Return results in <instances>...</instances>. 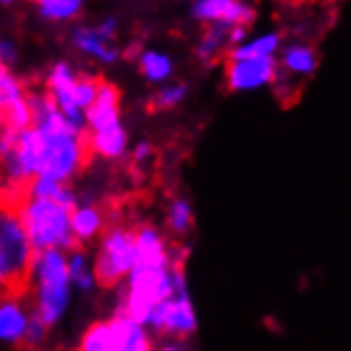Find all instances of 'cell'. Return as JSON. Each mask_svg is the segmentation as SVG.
Returning a JSON list of instances; mask_svg holds the SVG:
<instances>
[{
  "label": "cell",
  "mask_w": 351,
  "mask_h": 351,
  "mask_svg": "<svg viewBox=\"0 0 351 351\" xmlns=\"http://www.w3.org/2000/svg\"><path fill=\"white\" fill-rule=\"evenodd\" d=\"M26 294H30L32 311L49 328L64 317L73 294V283L69 277V252H36L30 266Z\"/></svg>",
  "instance_id": "6da1fadb"
},
{
  "label": "cell",
  "mask_w": 351,
  "mask_h": 351,
  "mask_svg": "<svg viewBox=\"0 0 351 351\" xmlns=\"http://www.w3.org/2000/svg\"><path fill=\"white\" fill-rule=\"evenodd\" d=\"M181 287H188L183 262H175L171 266L134 264L126 277V292H123L119 311L147 326L154 308Z\"/></svg>",
  "instance_id": "7a4b0ae2"
},
{
  "label": "cell",
  "mask_w": 351,
  "mask_h": 351,
  "mask_svg": "<svg viewBox=\"0 0 351 351\" xmlns=\"http://www.w3.org/2000/svg\"><path fill=\"white\" fill-rule=\"evenodd\" d=\"M34 254L19 206L0 200V275L9 292L26 294Z\"/></svg>",
  "instance_id": "3957f363"
},
{
  "label": "cell",
  "mask_w": 351,
  "mask_h": 351,
  "mask_svg": "<svg viewBox=\"0 0 351 351\" xmlns=\"http://www.w3.org/2000/svg\"><path fill=\"white\" fill-rule=\"evenodd\" d=\"M17 206L19 213H22L34 252H43V250L71 252L77 247L71 228V206H64L47 198H34V196H26Z\"/></svg>",
  "instance_id": "277c9868"
},
{
  "label": "cell",
  "mask_w": 351,
  "mask_h": 351,
  "mask_svg": "<svg viewBox=\"0 0 351 351\" xmlns=\"http://www.w3.org/2000/svg\"><path fill=\"white\" fill-rule=\"evenodd\" d=\"M92 262L98 285L117 287L126 281L136 262L134 228L119 221H109L105 232L100 234V245Z\"/></svg>",
  "instance_id": "5b68a950"
},
{
  "label": "cell",
  "mask_w": 351,
  "mask_h": 351,
  "mask_svg": "<svg viewBox=\"0 0 351 351\" xmlns=\"http://www.w3.org/2000/svg\"><path fill=\"white\" fill-rule=\"evenodd\" d=\"M81 351H149L154 341L149 328L126 315L115 313L111 319L92 324L79 341Z\"/></svg>",
  "instance_id": "8992f818"
},
{
  "label": "cell",
  "mask_w": 351,
  "mask_h": 351,
  "mask_svg": "<svg viewBox=\"0 0 351 351\" xmlns=\"http://www.w3.org/2000/svg\"><path fill=\"white\" fill-rule=\"evenodd\" d=\"M196 311L188 287L175 290L167 300H162L149 317L147 328L156 335L173 341H185L196 332Z\"/></svg>",
  "instance_id": "52a82bcc"
},
{
  "label": "cell",
  "mask_w": 351,
  "mask_h": 351,
  "mask_svg": "<svg viewBox=\"0 0 351 351\" xmlns=\"http://www.w3.org/2000/svg\"><path fill=\"white\" fill-rule=\"evenodd\" d=\"M279 62L275 56L260 58H228L226 64V84L232 92H252L275 81Z\"/></svg>",
  "instance_id": "ba28073f"
},
{
  "label": "cell",
  "mask_w": 351,
  "mask_h": 351,
  "mask_svg": "<svg viewBox=\"0 0 351 351\" xmlns=\"http://www.w3.org/2000/svg\"><path fill=\"white\" fill-rule=\"evenodd\" d=\"M75 81H77V73L71 69V64H66V62H58V64H53L51 71L47 73L45 90L51 94L53 102L58 105V109L64 113L71 126H75L77 130H86L88 128L86 111L77 107L75 98H73Z\"/></svg>",
  "instance_id": "9c48e42d"
},
{
  "label": "cell",
  "mask_w": 351,
  "mask_h": 351,
  "mask_svg": "<svg viewBox=\"0 0 351 351\" xmlns=\"http://www.w3.org/2000/svg\"><path fill=\"white\" fill-rule=\"evenodd\" d=\"M30 313L32 308H28L26 294L5 292L0 296V343L22 345Z\"/></svg>",
  "instance_id": "30bf717a"
},
{
  "label": "cell",
  "mask_w": 351,
  "mask_h": 351,
  "mask_svg": "<svg viewBox=\"0 0 351 351\" xmlns=\"http://www.w3.org/2000/svg\"><path fill=\"white\" fill-rule=\"evenodd\" d=\"M192 13L204 24L221 22L232 26H250L256 17V11L243 0H196Z\"/></svg>",
  "instance_id": "8fae6325"
},
{
  "label": "cell",
  "mask_w": 351,
  "mask_h": 351,
  "mask_svg": "<svg viewBox=\"0 0 351 351\" xmlns=\"http://www.w3.org/2000/svg\"><path fill=\"white\" fill-rule=\"evenodd\" d=\"M109 226V215L94 202H77L71 209V228L77 247L96 241Z\"/></svg>",
  "instance_id": "7c38bea8"
},
{
  "label": "cell",
  "mask_w": 351,
  "mask_h": 351,
  "mask_svg": "<svg viewBox=\"0 0 351 351\" xmlns=\"http://www.w3.org/2000/svg\"><path fill=\"white\" fill-rule=\"evenodd\" d=\"M86 121H88L86 132L107 128V126H113V123H121V117H119V90L113 84H109V81H105V79L100 81L98 94H96L94 102L86 111Z\"/></svg>",
  "instance_id": "4fadbf2b"
},
{
  "label": "cell",
  "mask_w": 351,
  "mask_h": 351,
  "mask_svg": "<svg viewBox=\"0 0 351 351\" xmlns=\"http://www.w3.org/2000/svg\"><path fill=\"white\" fill-rule=\"evenodd\" d=\"M73 43L79 51H84L86 56L105 62V64H111L119 58V47L113 43V38L107 36L98 26L94 28H77L73 32Z\"/></svg>",
  "instance_id": "5bb4252c"
},
{
  "label": "cell",
  "mask_w": 351,
  "mask_h": 351,
  "mask_svg": "<svg viewBox=\"0 0 351 351\" xmlns=\"http://www.w3.org/2000/svg\"><path fill=\"white\" fill-rule=\"evenodd\" d=\"M88 143L92 156H100L105 160H121L128 152V134L121 123H113V126L100 130H90Z\"/></svg>",
  "instance_id": "9a60e30c"
},
{
  "label": "cell",
  "mask_w": 351,
  "mask_h": 351,
  "mask_svg": "<svg viewBox=\"0 0 351 351\" xmlns=\"http://www.w3.org/2000/svg\"><path fill=\"white\" fill-rule=\"evenodd\" d=\"M230 30H232V24H221V22L206 24V30L196 45L198 60L204 62V64H213V62H217L226 49L232 47L230 45Z\"/></svg>",
  "instance_id": "2e32d148"
},
{
  "label": "cell",
  "mask_w": 351,
  "mask_h": 351,
  "mask_svg": "<svg viewBox=\"0 0 351 351\" xmlns=\"http://www.w3.org/2000/svg\"><path fill=\"white\" fill-rule=\"evenodd\" d=\"M26 196H34V198H47V200H56L64 206H73L79 202L77 194L71 190V185L66 181H60L53 177H45V175H36L28 181V190Z\"/></svg>",
  "instance_id": "e0dca14e"
},
{
  "label": "cell",
  "mask_w": 351,
  "mask_h": 351,
  "mask_svg": "<svg viewBox=\"0 0 351 351\" xmlns=\"http://www.w3.org/2000/svg\"><path fill=\"white\" fill-rule=\"evenodd\" d=\"M69 277L73 287L79 292H92L98 285L94 275V262L84 247H75L69 252Z\"/></svg>",
  "instance_id": "ac0fdd59"
},
{
  "label": "cell",
  "mask_w": 351,
  "mask_h": 351,
  "mask_svg": "<svg viewBox=\"0 0 351 351\" xmlns=\"http://www.w3.org/2000/svg\"><path fill=\"white\" fill-rule=\"evenodd\" d=\"M279 64L283 66L281 71H285V73L306 77L317 69V53L313 47L296 43V45H290L283 49Z\"/></svg>",
  "instance_id": "d6986e66"
},
{
  "label": "cell",
  "mask_w": 351,
  "mask_h": 351,
  "mask_svg": "<svg viewBox=\"0 0 351 351\" xmlns=\"http://www.w3.org/2000/svg\"><path fill=\"white\" fill-rule=\"evenodd\" d=\"M138 71L149 84H164L173 75V60L162 51L145 49L138 56Z\"/></svg>",
  "instance_id": "ffe728a7"
},
{
  "label": "cell",
  "mask_w": 351,
  "mask_h": 351,
  "mask_svg": "<svg viewBox=\"0 0 351 351\" xmlns=\"http://www.w3.org/2000/svg\"><path fill=\"white\" fill-rule=\"evenodd\" d=\"M281 45V36L277 32L262 34L254 40H243V43L230 47L228 58H260V56H275Z\"/></svg>",
  "instance_id": "44dd1931"
},
{
  "label": "cell",
  "mask_w": 351,
  "mask_h": 351,
  "mask_svg": "<svg viewBox=\"0 0 351 351\" xmlns=\"http://www.w3.org/2000/svg\"><path fill=\"white\" fill-rule=\"evenodd\" d=\"M194 223V215H192V206L185 198H173L169 209H167V226L171 234H175L177 239L188 237Z\"/></svg>",
  "instance_id": "7402d4cb"
},
{
  "label": "cell",
  "mask_w": 351,
  "mask_h": 351,
  "mask_svg": "<svg viewBox=\"0 0 351 351\" xmlns=\"http://www.w3.org/2000/svg\"><path fill=\"white\" fill-rule=\"evenodd\" d=\"M185 96H188V86H183V84L164 86V88H160V90L152 96V100H149V109H154V111H167V109H173V107L181 105Z\"/></svg>",
  "instance_id": "603a6c76"
},
{
  "label": "cell",
  "mask_w": 351,
  "mask_h": 351,
  "mask_svg": "<svg viewBox=\"0 0 351 351\" xmlns=\"http://www.w3.org/2000/svg\"><path fill=\"white\" fill-rule=\"evenodd\" d=\"M81 7H84V0H53V3L40 5V15L51 22H66L79 15Z\"/></svg>",
  "instance_id": "cb8c5ba5"
},
{
  "label": "cell",
  "mask_w": 351,
  "mask_h": 351,
  "mask_svg": "<svg viewBox=\"0 0 351 351\" xmlns=\"http://www.w3.org/2000/svg\"><path fill=\"white\" fill-rule=\"evenodd\" d=\"M100 81L98 77H90V75H77L75 81V90H73V98H75V105L81 107L84 111H88V107L94 102L98 88H100Z\"/></svg>",
  "instance_id": "d4e9b609"
},
{
  "label": "cell",
  "mask_w": 351,
  "mask_h": 351,
  "mask_svg": "<svg viewBox=\"0 0 351 351\" xmlns=\"http://www.w3.org/2000/svg\"><path fill=\"white\" fill-rule=\"evenodd\" d=\"M49 330H51V328L32 311L22 345H24V347H40V345H45V341L49 339Z\"/></svg>",
  "instance_id": "484cf974"
},
{
  "label": "cell",
  "mask_w": 351,
  "mask_h": 351,
  "mask_svg": "<svg viewBox=\"0 0 351 351\" xmlns=\"http://www.w3.org/2000/svg\"><path fill=\"white\" fill-rule=\"evenodd\" d=\"M154 158V147L149 145V143H138V145L134 147L132 152V167H147V164L152 162Z\"/></svg>",
  "instance_id": "4316f807"
},
{
  "label": "cell",
  "mask_w": 351,
  "mask_h": 351,
  "mask_svg": "<svg viewBox=\"0 0 351 351\" xmlns=\"http://www.w3.org/2000/svg\"><path fill=\"white\" fill-rule=\"evenodd\" d=\"M17 60V47L11 40H0V64L3 66H11Z\"/></svg>",
  "instance_id": "83f0119b"
},
{
  "label": "cell",
  "mask_w": 351,
  "mask_h": 351,
  "mask_svg": "<svg viewBox=\"0 0 351 351\" xmlns=\"http://www.w3.org/2000/svg\"><path fill=\"white\" fill-rule=\"evenodd\" d=\"M98 28H100L102 32H105L107 36L115 38V34H117V19H115V17H107L105 22L98 24Z\"/></svg>",
  "instance_id": "f1b7e54d"
},
{
  "label": "cell",
  "mask_w": 351,
  "mask_h": 351,
  "mask_svg": "<svg viewBox=\"0 0 351 351\" xmlns=\"http://www.w3.org/2000/svg\"><path fill=\"white\" fill-rule=\"evenodd\" d=\"M5 292H9V287H7V283H5L3 275H0V296H3Z\"/></svg>",
  "instance_id": "f546056e"
},
{
  "label": "cell",
  "mask_w": 351,
  "mask_h": 351,
  "mask_svg": "<svg viewBox=\"0 0 351 351\" xmlns=\"http://www.w3.org/2000/svg\"><path fill=\"white\" fill-rule=\"evenodd\" d=\"M34 3H38V7H40V5H47V3H53V0H34Z\"/></svg>",
  "instance_id": "4dcf8cb0"
},
{
  "label": "cell",
  "mask_w": 351,
  "mask_h": 351,
  "mask_svg": "<svg viewBox=\"0 0 351 351\" xmlns=\"http://www.w3.org/2000/svg\"><path fill=\"white\" fill-rule=\"evenodd\" d=\"M0 3H3V5H9V3H11V0H0Z\"/></svg>",
  "instance_id": "1f68e13d"
}]
</instances>
